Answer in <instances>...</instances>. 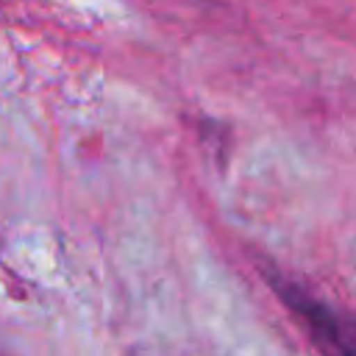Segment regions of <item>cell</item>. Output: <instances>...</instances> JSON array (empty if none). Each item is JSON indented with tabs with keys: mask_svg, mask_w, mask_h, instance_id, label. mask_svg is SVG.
<instances>
[{
	"mask_svg": "<svg viewBox=\"0 0 356 356\" xmlns=\"http://www.w3.org/2000/svg\"><path fill=\"white\" fill-rule=\"evenodd\" d=\"M267 281L284 306L300 320L320 356H356V320L348 312L320 300L306 286L289 281L281 273H270Z\"/></svg>",
	"mask_w": 356,
	"mask_h": 356,
	"instance_id": "6da1fadb",
	"label": "cell"
}]
</instances>
